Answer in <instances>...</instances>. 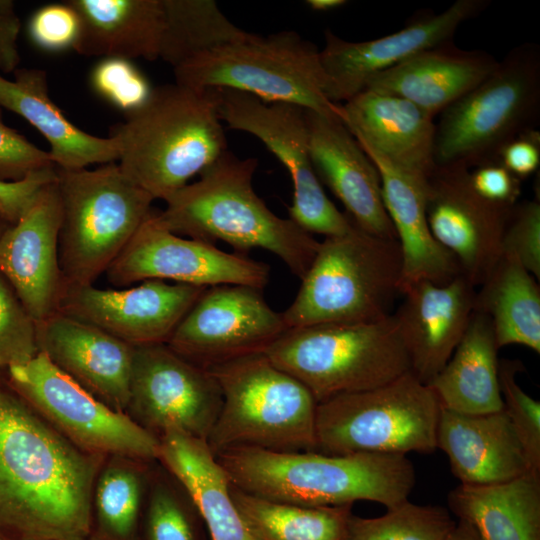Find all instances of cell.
Returning a JSON list of instances; mask_svg holds the SVG:
<instances>
[{"mask_svg":"<svg viewBox=\"0 0 540 540\" xmlns=\"http://www.w3.org/2000/svg\"><path fill=\"white\" fill-rule=\"evenodd\" d=\"M106 457L61 435L0 377V538H88Z\"/></svg>","mask_w":540,"mask_h":540,"instance_id":"obj_1","label":"cell"},{"mask_svg":"<svg viewBox=\"0 0 540 540\" xmlns=\"http://www.w3.org/2000/svg\"><path fill=\"white\" fill-rule=\"evenodd\" d=\"M109 137L123 173L154 200H167L228 150L216 89L176 82L152 88Z\"/></svg>","mask_w":540,"mask_h":540,"instance_id":"obj_2","label":"cell"},{"mask_svg":"<svg viewBox=\"0 0 540 540\" xmlns=\"http://www.w3.org/2000/svg\"><path fill=\"white\" fill-rule=\"evenodd\" d=\"M215 457L237 488L302 506L367 500L390 509L408 500L416 482L414 466L403 454L328 455L241 447Z\"/></svg>","mask_w":540,"mask_h":540,"instance_id":"obj_3","label":"cell"},{"mask_svg":"<svg viewBox=\"0 0 540 540\" xmlns=\"http://www.w3.org/2000/svg\"><path fill=\"white\" fill-rule=\"evenodd\" d=\"M256 158L225 151L157 212L173 233L214 244L223 241L244 254L254 248L277 256L299 279L308 271L320 241L290 218L273 213L256 194Z\"/></svg>","mask_w":540,"mask_h":540,"instance_id":"obj_4","label":"cell"},{"mask_svg":"<svg viewBox=\"0 0 540 540\" xmlns=\"http://www.w3.org/2000/svg\"><path fill=\"white\" fill-rule=\"evenodd\" d=\"M402 254L396 239L355 225L320 241L296 297L282 312L287 328L370 322L392 314L400 294Z\"/></svg>","mask_w":540,"mask_h":540,"instance_id":"obj_5","label":"cell"},{"mask_svg":"<svg viewBox=\"0 0 540 540\" xmlns=\"http://www.w3.org/2000/svg\"><path fill=\"white\" fill-rule=\"evenodd\" d=\"M223 403L207 439L214 455L232 448L316 452L317 401L265 353L209 368Z\"/></svg>","mask_w":540,"mask_h":540,"instance_id":"obj_6","label":"cell"},{"mask_svg":"<svg viewBox=\"0 0 540 540\" xmlns=\"http://www.w3.org/2000/svg\"><path fill=\"white\" fill-rule=\"evenodd\" d=\"M61 202L59 265L65 290L93 285L151 214L154 199L117 162L56 167Z\"/></svg>","mask_w":540,"mask_h":540,"instance_id":"obj_7","label":"cell"},{"mask_svg":"<svg viewBox=\"0 0 540 540\" xmlns=\"http://www.w3.org/2000/svg\"><path fill=\"white\" fill-rule=\"evenodd\" d=\"M265 355L300 381L317 403L381 386L411 371L392 314L370 322L288 328Z\"/></svg>","mask_w":540,"mask_h":540,"instance_id":"obj_8","label":"cell"},{"mask_svg":"<svg viewBox=\"0 0 540 540\" xmlns=\"http://www.w3.org/2000/svg\"><path fill=\"white\" fill-rule=\"evenodd\" d=\"M540 117V47L511 49L478 86L441 114L435 130L436 166L469 170L499 162L503 147L536 129Z\"/></svg>","mask_w":540,"mask_h":540,"instance_id":"obj_9","label":"cell"},{"mask_svg":"<svg viewBox=\"0 0 540 540\" xmlns=\"http://www.w3.org/2000/svg\"><path fill=\"white\" fill-rule=\"evenodd\" d=\"M317 47L295 31L251 38L196 55L173 68L175 82L224 88L266 103H289L344 121L342 104L326 95Z\"/></svg>","mask_w":540,"mask_h":540,"instance_id":"obj_10","label":"cell"},{"mask_svg":"<svg viewBox=\"0 0 540 540\" xmlns=\"http://www.w3.org/2000/svg\"><path fill=\"white\" fill-rule=\"evenodd\" d=\"M441 406L411 371L381 386L318 403L316 452L432 453Z\"/></svg>","mask_w":540,"mask_h":540,"instance_id":"obj_11","label":"cell"},{"mask_svg":"<svg viewBox=\"0 0 540 540\" xmlns=\"http://www.w3.org/2000/svg\"><path fill=\"white\" fill-rule=\"evenodd\" d=\"M6 371L11 387L79 449L104 457L124 455L157 461V436L94 397L43 352Z\"/></svg>","mask_w":540,"mask_h":540,"instance_id":"obj_12","label":"cell"},{"mask_svg":"<svg viewBox=\"0 0 540 540\" xmlns=\"http://www.w3.org/2000/svg\"><path fill=\"white\" fill-rule=\"evenodd\" d=\"M222 122L258 138L288 170L293 183L290 219L325 237L353 228L350 218L327 197L312 165L306 109L289 103H266L248 93L215 88Z\"/></svg>","mask_w":540,"mask_h":540,"instance_id":"obj_13","label":"cell"},{"mask_svg":"<svg viewBox=\"0 0 540 540\" xmlns=\"http://www.w3.org/2000/svg\"><path fill=\"white\" fill-rule=\"evenodd\" d=\"M223 403L209 369L167 344L134 347L125 414L159 437L178 430L207 441Z\"/></svg>","mask_w":540,"mask_h":540,"instance_id":"obj_14","label":"cell"},{"mask_svg":"<svg viewBox=\"0 0 540 540\" xmlns=\"http://www.w3.org/2000/svg\"><path fill=\"white\" fill-rule=\"evenodd\" d=\"M105 275L119 288L158 279L206 288L247 285L263 289L270 267L245 254L177 235L152 211Z\"/></svg>","mask_w":540,"mask_h":540,"instance_id":"obj_15","label":"cell"},{"mask_svg":"<svg viewBox=\"0 0 540 540\" xmlns=\"http://www.w3.org/2000/svg\"><path fill=\"white\" fill-rule=\"evenodd\" d=\"M288 329L262 289L247 285L206 288L175 328L172 350L204 368L265 351Z\"/></svg>","mask_w":540,"mask_h":540,"instance_id":"obj_16","label":"cell"},{"mask_svg":"<svg viewBox=\"0 0 540 540\" xmlns=\"http://www.w3.org/2000/svg\"><path fill=\"white\" fill-rule=\"evenodd\" d=\"M514 206L482 198L464 166H436L426 181V216L432 236L475 287L502 255V237Z\"/></svg>","mask_w":540,"mask_h":540,"instance_id":"obj_17","label":"cell"},{"mask_svg":"<svg viewBox=\"0 0 540 540\" xmlns=\"http://www.w3.org/2000/svg\"><path fill=\"white\" fill-rule=\"evenodd\" d=\"M489 5V0H457L438 14L421 12L402 29L368 41H347L325 30L319 56L328 99L337 104L346 102L374 75L424 50L453 42L459 26Z\"/></svg>","mask_w":540,"mask_h":540,"instance_id":"obj_18","label":"cell"},{"mask_svg":"<svg viewBox=\"0 0 540 540\" xmlns=\"http://www.w3.org/2000/svg\"><path fill=\"white\" fill-rule=\"evenodd\" d=\"M206 287L149 279L139 285L66 289L58 311L133 347L166 344Z\"/></svg>","mask_w":540,"mask_h":540,"instance_id":"obj_19","label":"cell"},{"mask_svg":"<svg viewBox=\"0 0 540 540\" xmlns=\"http://www.w3.org/2000/svg\"><path fill=\"white\" fill-rule=\"evenodd\" d=\"M60 225L55 178L0 237V274L36 322L58 311L65 292L58 253Z\"/></svg>","mask_w":540,"mask_h":540,"instance_id":"obj_20","label":"cell"},{"mask_svg":"<svg viewBox=\"0 0 540 540\" xmlns=\"http://www.w3.org/2000/svg\"><path fill=\"white\" fill-rule=\"evenodd\" d=\"M475 293L460 274L445 284L419 281L401 294L392 316L421 382L428 384L450 359L474 313Z\"/></svg>","mask_w":540,"mask_h":540,"instance_id":"obj_21","label":"cell"},{"mask_svg":"<svg viewBox=\"0 0 540 540\" xmlns=\"http://www.w3.org/2000/svg\"><path fill=\"white\" fill-rule=\"evenodd\" d=\"M309 151L314 170L341 201L359 229L396 239L386 211L376 165L340 120L306 109Z\"/></svg>","mask_w":540,"mask_h":540,"instance_id":"obj_22","label":"cell"},{"mask_svg":"<svg viewBox=\"0 0 540 540\" xmlns=\"http://www.w3.org/2000/svg\"><path fill=\"white\" fill-rule=\"evenodd\" d=\"M39 351L110 408L125 413L134 347L60 311L36 322Z\"/></svg>","mask_w":540,"mask_h":540,"instance_id":"obj_23","label":"cell"},{"mask_svg":"<svg viewBox=\"0 0 540 540\" xmlns=\"http://www.w3.org/2000/svg\"><path fill=\"white\" fill-rule=\"evenodd\" d=\"M343 123L361 145L427 179L436 167L434 118L411 101L362 90L342 104Z\"/></svg>","mask_w":540,"mask_h":540,"instance_id":"obj_24","label":"cell"},{"mask_svg":"<svg viewBox=\"0 0 540 540\" xmlns=\"http://www.w3.org/2000/svg\"><path fill=\"white\" fill-rule=\"evenodd\" d=\"M437 448L463 485H494L530 471L523 446L504 409L465 414L441 408Z\"/></svg>","mask_w":540,"mask_h":540,"instance_id":"obj_25","label":"cell"},{"mask_svg":"<svg viewBox=\"0 0 540 540\" xmlns=\"http://www.w3.org/2000/svg\"><path fill=\"white\" fill-rule=\"evenodd\" d=\"M361 147L379 171L384 205L401 249L400 294L422 280L445 284L460 275L454 257L430 231L426 216L427 179L397 167L368 146Z\"/></svg>","mask_w":540,"mask_h":540,"instance_id":"obj_26","label":"cell"},{"mask_svg":"<svg viewBox=\"0 0 540 540\" xmlns=\"http://www.w3.org/2000/svg\"><path fill=\"white\" fill-rule=\"evenodd\" d=\"M498 61L487 51L462 49L449 42L374 75L363 90L402 97L435 118L483 82Z\"/></svg>","mask_w":540,"mask_h":540,"instance_id":"obj_27","label":"cell"},{"mask_svg":"<svg viewBox=\"0 0 540 540\" xmlns=\"http://www.w3.org/2000/svg\"><path fill=\"white\" fill-rule=\"evenodd\" d=\"M0 106L23 117L43 135L58 168L74 170L118 161L113 138L83 131L54 103L43 69L18 68L13 80L0 74Z\"/></svg>","mask_w":540,"mask_h":540,"instance_id":"obj_28","label":"cell"},{"mask_svg":"<svg viewBox=\"0 0 540 540\" xmlns=\"http://www.w3.org/2000/svg\"><path fill=\"white\" fill-rule=\"evenodd\" d=\"M80 19L73 48L101 58L159 59L163 0H67Z\"/></svg>","mask_w":540,"mask_h":540,"instance_id":"obj_29","label":"cell"},{"mask_svg":"<svg viewBox=\"0 0 540 540\" xmlns=\"http://www.w3.org/2000/svg\"><path fill=\"white\" fill-rule=\"evenodd\" d=\"M157 461L186 489L211 540H255L230 494L231 482L207 441L178 430L159 437Z\"/></svg>","mask_w":540,"mask_h":540,"instance_id":"obj_30","label":"cell"},{"mask_svg":"<svg viewBox=\"0 0 540 540\" xmlns=\"http://www.w3.org/2000/svg\"><path fill=\"white\" fill-rule=\"evenodd\" d=\"M498 351L490 319L474 311L450 359L427 384L441 408L465 414L502 410Z\"/></svg>","mask_w":540,"mask_h":540,"instance_id":"obj_31","label":"cell"},{"mask_svg":"<svg viewBox=\"0 0 540 540\" xmlns=\"http://www.w3.org/2000/svg\"><path fill=\"white\" fill-rule=\"evenodd\" d=\"M447 501L482 540H540V474L527 472L494 485L459 484Z\"/></svg>","mask_w":540,"mask_h":540,"instance_id":"obj_32","label":"cell"},{"mask_svg":"<svg viewBox=\"0 0 540 540\" xmlns=\"http://www.w3.org/2000/svg\"><path fill=\"white\" fill-rule=\"evenodd\" d=\"M517 259L501 255L475 293L474 311L486 315L499 349L523 345L540 353V288Z\"/></svg>","mask_w":540,"mask_h":540,"instance_id":"obj_33","label":"cell"},{"mask_svg":"<svg viewBox=\"0 0 540 540\" xmlns=\"http://www.w3.org/2000/svg\"><path fill=\"white\" fill-rule=\"evenodd\" d=\"M154 462L124 455L105 458L94 483L88 540H141Z\"/></svg>","mask_w":540,"mask_h":540,"instance_id":"obj_34","label":"cell"},{"mask_svg":"<svg viewBox=\"0 0 540 540\" xmlns=\"http://www.w3.org/2000/svg\"><path fill=\"white\" fill-rule=\"evenodd\" d=\"M230 494L255 540H346L352 504H289L247 493L232 484Z\"/></svg>","mask_w":540,"mask_h":540,"instance_id":"obj_35","label":"cell"},{"mask_svg":"<svg viewBox=\"0 0 540 540\" xmlns=\"http://www.w3.org/2000/svg\"><path fill=\"white\" fill-rule=\"evenodd\" d=\"M159 58L175 68L212 49L252 37L234 25L213 0H163Z\"/></svg>","mask_w":540,"mask_h":540,"instance_id":"obj_36","label":"cell"},{"mask_svg":"<svg viewBox=\"0 0 540 540\" xmlns=\"http://www.w3.org/2000/svg\"><path fill=\"white\" fill-rule=\"evenodd\" d=\"M204 526L183 485L155 461L141 519V540H205Z\"/></svg>","mask_w":540,"mask_h":540,"instance_id":"obj_37","label":"cell"},{"mask_svg":"<svg viewBox=\"0 0 540 540\" xmlns=\"http://www.w3.org/2000/svg\"><path fill=\"white\" fill-rule=\"evenodd\" d=\"M455 523L449 510L442 506L418 505L407 500L379 517L352 514L346 540H444Z\"/></svg>","mask_w":540,"mask_h":540,"instance_id":"obj_38","label":"cell"},{"mask_svg":"<svg viewBox=\"0 0 540 540\" xmlns=\"http://www.w3.org/2000/svg\"><path fill=\"white\" fill-rule=\"evenodd\" d=\"M523 365L518 360H499V385L503 409L525 451L530 471L540 474V402L517 383Z\"/></svg>","mask_w":540,"mask_h":540,"instance_id":"obj_39","label":"cell"},{"mask_svg":"<svg viewBox=\"0 0 540 540\" xmlns=\"http://www.w3.org/2000/svg\"><path fill=\"white\" fill-rule=\"evenodd\" d=\"M38 352L36 321L0 274V370L24 363Z\"/></svg>","mask_w":540,"mask_h":540,"instance_id":"obj_40","label":"cell"},{"mask_svg":"<svg viewBox=\"0 0 540 540\" xmlns=\"http://www.w3.org/2000/svg\"><path fill=\"white\" fill-rule=\"evenodd\" d=\"M90 83L99 96L125 115L141 106L152 90L132 61L115 57L101 58L95 64Z\"/></svg>","mask_w":540,"mask_h":540,"instance_id":"obj_41","label":"cell"},{"mask_svg":"<svg viewBox=\"0 0 540 540\" xmlns=\"http://www.w3.org/2000/svg\"><path fill=\"white\" fill-rule=\"evenodd\" d=\"M502 255L512 256L537 280L540 278L539 198L512 208L502 237Z\"/></svg>","mask_w":540,"mask_h":540,"instance_id":"obj_42","label":"cell"},{"mask_svg":"<svg viewBox=\"0 0 540 540\" xmlns=\"http://www.w3.org/2000/svg\"><path fill=\"white\" fill-rule=\"evenodd\" d=\"M28 32L32 42L42 50L73 49L80 33V19L68 1L48 4L33 13Z\"/></svg>","mask_w":540,"mask_h":540,"instance_id":"obj_43","label":"cell"},{"mask_svg":"<svg viewBox=\"0 0 540 540\" xmlns=\"http://www.w3.org/2000/svg\"><path fill=\"white\" fill-rule=\"evenodd\" d=\"M51 167L55 165L49 152L7 126L0 110V181H21Z\"/></svg>","mask_w":540,"mask_h":540,"instance_id":"obj_44","label":"cell"},{"mask_svg":"<svg viewBox=\"0 0 540 540\" xmlns=\"http://www.w3.org/2000/svg\"><path fill=\"white\" fill-rule=\"evenodd\" d=\"M470 182L484 199L499 205L514 206L521 194V180L500 162L486 163L470 170Z\"/></svg>","mask_w":540,"mask_h":540,"instance_id":"obj_45","label":"cell"},{"mask_svg":"<svg viewBox=\"0 0 540 540\" xmlns=\"http://www.w3.org/2000/svg\"><path fill=\"white\" fill-rule=\"evenodd\" d=\"M56 178V166L37 172L21 181H0V214L15 223L40 189Z\"/></svg>","mask_w":540,"mask_h":540,"instance_id":"obj_46","label":"cell"},{"mask_svg":"<svg viewBox=\"0 0 540 540\" xmlns=\"http://www.w3.org/2000/svg\"><path fill=\"white\" fill-rule=\"evenodd\" d=\"M499 162L520 180L535 173L540 165L539 131L529 130L506 144Z\"/></svg>","mask_w":540,"mask_h":540,"instance_id":"obj_47","label":"cell"},{"mask_svg":"<svg viewBox=\"0 0 540 540\" xmlns=\"http://www.w3.org/2000/svg\"><path fill=\"white\" fill-rule=\"evenodd\" d=\"M21 21L12 0H0V74L14 73L21 61L18 38Z\"/></svg>","mask_w":540,"mask_h":540,"instance_id":"obj_48","label":"cell"},{"mask_svg":"<svg viewBox=\"0 0 540 540\" xmlns=\"http://www.w3.org/2000/svg\"><path fill=\"white\" fill-rule=\"evenodd\" d=\"M444 540H482V538L472 524L458 519Z\"/></svg>","mask_w":540,"mask_h":540,"instance_id":"obj_49","label":"cell"},{"mask_svg":"<svg viewBox=\"0 0 540 540\" xmlns=\"http://www.w3.org/2000/svg\"><path fill=\"white\" fill-rule=\"evenodd\" d=\"M307 5L314 11L326 12L344 6L345 0H308Z\"/></svg>","mask_w":540,"mask_h":540,"instance_id":"obj_50","label":"cell"},{"mask_svg":"<svg viewBox=\"0 0 540 540\" xmlns=\"http://www.w3.org/2000/svg\"><path fill=\"white\" fill-rule=\"evenodd\" d=\"M11 223H9L1 214H0V237L3 234V232L8 228V226Z\"/></svg>","mask_w":540,"mask_h":540,"instance_id":"obj_51","label":"cell"},{"mask_svg":"<svg viewBox=\"0 0 540 540\" xmlns=\"http://www.w3.org/2000/svg\"><path fill=\"white\" fill-rule=\"evenodd\" d=\"M51 540H88V538H77V539H51Z\"/></svg>","mask_w":540,"mask_h":540,"instance_id":"obj_52","label":"cell"},{"mask_svg":"<svg viewBox=\"0 0 540 540\" xmlns=\"http://www.w3.org/2000/svg\"><path fill=\"white\" fill-rule=\"evenodd\" d=\"M0 540H3V539L0 538Z\"/></svg>","mask_w":540,"mask_h":540,"instance_id":"obj_53","label":"cell"}]
</instances>
